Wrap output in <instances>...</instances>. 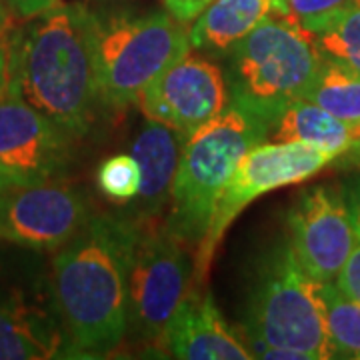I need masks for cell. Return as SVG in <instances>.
Returning a JSON list of instances; mask_svg holds the SVG:
<instances>
[{
  "instance_id": "cell-1",
  "label": "cell",
  "mask_w": 360,
  "mask_h": 360,
  "mask_svg": "<svg viewBox=\"0 0 360 360\" xmlns=\"http://www.w3.org/2000/svg\"><path fill=\"white\" fill-rule=\"evenodd\" d=\"M139 222L96 214L52 258V300L72 356H103L129 330V278Z\"/></svg>"
},
{
  "instance_id": "cell-2",
  "label": "cell",
  "mask_w": 360,
  "mask_h": 360,
  "mask_svg": "<svg viewBox=\"0 0 360 360\" xmlns=\"http://www.w3.org/2000/svg\"><path fill=\"white\" fill-rule=\"evenodd\" d=\"M101 22L82 4H58L11 30V82L75 139L89 132L98 92Z\"/></svg>"
},
{
  "instance_id": "cell-3",
  "label": "cell",
  "mask_w": 360,
  "mask_h": 360,
  "mask_svg": "<svg viewBox=\"0 0 360 360\" xmlns=\"http://www.w3.org/2000/svg\"><path fill=\"white\" fill-rule=\"evenodd\" d=\"M246 330L257 359L266 350H290L300 360L336 356L322 283L300 266L288 238L260 262L246 309Z\"/></svg>"
},
{
  "instance_id": "cell-4",
  "label": "cell",
  "mask_w": 360,
  "mask_h": 360,
  "mask_svg": "<svg viewBox=\"0 0 360 360\" xmlns=\"http://www.w3.org/2000/svg\"><path fill=\"white\" fill-rule=\"evenodd\" d=\"M270 122L231 103L191 134L180 156L165 226L188 246L202 243L224 184L240 158L266 142Z\"/></svg>"
},
{
  "instance_id": "cell-5",
  "label": "cell",
  "mask_w": 360,
  "mask_h": 360,
  "mask_svg": "<svg viewBox=\"0 0 360 360\" xmlns=\"http://www.w3.org/2000/svg\"><path fill=\"white\" fill-rule=\"evenodd\" d=\"M224 56L231 103L270 124L304 98L322 63L309 32L286 14L270 16Z\"/></svg>"
},
{
  "instance_id": "cell-6",
  "label": "cell",
  "mask_w": 360,
  "mask_h": 360,
  "mask_svg": "<svg viewBox=\"0 0 360 360\" xmlns=\"http://www.w3.org/2000/svg\"><path fill=\"white\" fill-rule=\"evenodd\" d=\"M191 51V30L170 13L115 18L101 26V103L124 108L139 103L144 89Z\"/></svg>"
},
{
  "instance_id": "cell-7",
  "label": "cell",
  "mask_w": 360,
  "mask_h": 360,
  "mask_svg": "<svg viewBox=\"0 0 360 360\" xmlns=\"http://www.w3.org/2000/svg\"><path fill=\"white\" fill-rule=\"evenodd\" d=\"M335 155L309 146L304 142H262L250 148L236 165L232 176L220 193L206 236L194 252V278L202 288L214 252L224 232L246 206L274 188L296 184L314 176Z\"/></svg>"
},
{
  "instance_id": "cell-8",
  "label": "cell",
  "mask_w": 360,
  "mask_h": 360,
  "mask_svg": "<svg viewBox=\"0 0 360 360\" xmlns=\"http://www.w3.org/2000/svg\"><path fill=\"white\" fill-rule=\"evenodd\" d=\"M188 248L167 226L139 222L129 278V326L146 345L160 347L170 316L196 286Z\"/></svg>"
},
{
  "instance_id": "cell-9",
  "label": "cell",
  "mask_w": 360,
  "mask_h": 360,
  "mask_svg": "<svg viewBox=\"0 0 360 360\" xmlns=\"http://www.w3.org/2000/svg\"><path fill=\"white\" fill-rule=\"evenodd\" d=\"M90 217L84 193L58 179L0 191V240L22 248L58 250Z\"/></svg>"
},
{
  "instance_id": "cell-10",
  "label": "cell",
  "mask_w": 360,
  "mask_h": 360,
  "mask_svg": "<svg viewBox=\"0 0 360 360\" xmlns=\"http://www.w3.org/2000/svg\"><path fill=\"white\" fill-rule=\"evenodd\" d=\"M75 136L13 89L0 96V180L37 184L56 180L70 162Z\"/></svg>"
},
{
  "instance_id": "cell-11",
  "label": "cell",
  "mask_w": 360,
  "mask_h": 360,
  "mask_svg": "<svg viewBox=\"0 0 360 360\" xmlns=\"http://www.w3.org/2000/svg\"><path fill=\"white\" fill-rule=\"evenodd\" d=\"M142 112L186 139L231 104L226 77L202 54L186 52L144 89Z\"/></svg>"
},
{
  "instance_id": "cell-12",
  "label": "cell",
  "mask_w": 360,
  "mask_h": 360,
  "mask_svg": "<svg viewBox=\"0 0 360 360\" xmlns=\"http://www.w3.org/2000/svg\"><path fill=\"white\" fill-rule=\"evenodd\" d=\"M288 243L314 281L335 283L356 243L345 193L314 186L300 194L288 212Z\"/></svg>"
},
{
  "instance_id": "cell-13",
  "label": "cell",
  "mask_w": 360,
  "mask_h": 360,
  "mask_svg": "<svg viewBox=\"0 0 360 360\" xmlns=\"http://www.w3.org/2000/svg\"><path fill=\"white\" fill-rule=\"evenodd\" d=\"M160 348L170 356L184 360L252 359L250 348L243 345L222 319L212 295L200 286H194L170 316Z\"/></svg>"
},
{
  "instance_id": "cell-14",
  "label": "cell",
  "mask_w": 360,
  "mask_h": 360,
  "mask_svg": "<svg viewBox=\"0 0 360 360\" xmlns=\"http://www.w3.org/2000/svg\"><path fill=\"white\" fill-rule=\"evenodd\" d=\"M72 356L58 310L25 290H0V360Z\"/></svg>"
},
{
  "instance_id": "cell-15",
  "label": "cell",
  "mask_w": 360,
  "mask_h": 360,
  "mask_svg": "<svg viewBox=\"0 0 360 360\" xmlns=\"http://www.w3.org/2000/svg\"><path fill=\"white\" fill-rule=\"evenodd\" d=\"M184 142L179 130L146 118L132 142V156L141 167V191L129 212L134 222H150L168 206Z\"/></svg>"
},
{
  "instance_id": "cell-16",
  "label": "cell",
  "mask_w": 360,
  "mask_h": 360,
  "mask_svg": "<svg viewBox=\"0 0 360 360\" xmlns=\"http://www.w3.org/2000/svg\"><path fill=\"white\" fill-rule=\"evenodd\" d=\"M274 14H286L284 0H210L191 28V46L224 56Z\"/></svg>"
},
{
  "instance_id": "cell-17",
  "label": "cell",
  "mask_w": 360,
  "mask_h": 360,
  "mask_svg": "<svg viewBox=\"0 0 360 360\" xmlns=\"http://www.w3.org/2000/svg\"><path fill=\"white\" fill-rule=\"evenodd\" d=\"M270 127L274 129L270 141L304 142L335 155L336 158L360 148V130L352 129L307 98H298L288 104Z\"/></svg>"
},
{
  "instance_id": "cell-18",
  "label": "cell",
  "mask_w": 360,
  "mask_h": 360,
  "mask_svg": "<svg viewBox=\"0 0 360 360\" xmlns=\"http://www.w3.org/2000/svg\"><path fill=\"white\" fill-rule=\"evenodd\" d=\"M304 98L360 130V72L322 58Z\"/></svg>"
},
{
  "instance_id": "cell-19",
  "label": "cell",
  "mask_w": 360,
  "mask_h": 360,
  "mask_svg": "<svg viewBox=\"0 0 360 360\" xmlns=\"http://www.w3.org/2000/svg\"><path fill=\"white\" fill-rule=\"evenodd\" d=\"M309 34L322 58L360 72V0Z\"/></svg>"
},
{
  "instance_id": "cell-20",
  "label": "cell",
  "mask_w": 360,
  "mask_h": 360,
  "mask_svg": "<svg viewBox=\"0 0 360 360\" xmlns=\"http://www.w3.org/2000/svg\"><path fill=\"white\" fill-rule=\"evenodd\" d=\"M322 295L336 356L360 360V304L342 295L335 283H322Z\"/></svg>"
},
{
  "instance_id": "cell-21",
  "label": "cell",
  "mask_w": 360,
  "mask_h": 360,
  "mask_svg": "<svg viewBox=\"0 0 360 360\" xmlns=\"http://www.w3.org/2000/svg\"><path fill=\"white\" fill-rule=\"evenodd\" d=\"M96 184L101 193L116 202L134 200L141 191V167L132 155H116L98 167Z\"/></svg>"
},
{
  "instance_id": "cell-22",
  "label": "cell",
  "mask_w": 360,
  "mask_h": 360,
  "mask_svg": "<svg viewBox=\"0 0 360 360\" xmlns=\"http://www.w3.org/2000/svg\"><path fill=\"white\" fill-rule=\"evenodd\" d=\"M356 2L359 0H284L286 16L296 20L307 32H312Z\"/></svg>"
},
{
  "instance_id": "cell-23",
  "label": "cell",
  "mask_w": 360,
  "mask_h": 360,
  "mask_svg": "<svg viewBox=\"0 0 360 360\" xmlns=\"http://www.w3.org/2000/svg\"><path fill=\"white\" fill-rule=\"evenodd\" d=\"M336 288L348 296L350 300L360 304V232L356 231V243L352 246L350 255H348L345 266L340 269L336 276Z\"/></svg>"
},
{
  "instance_id": "cell-24",
  "label": "cell",
  "mask_w": 360,
  "mask_h": 360,
  "mask_svg": "<svg viewBox=\"0 0 360 360\" xmlns=\"http://www.w3.org/2000/svg\"><path fill=\"white\" fill-rule=\"evenodd\" d=\"M16 20H30L60 4V0H2Z\"/></svg>"
},
{
  "instance_id": "cell-25",
  "label": "cell",
  "mask_w": 360,
  "mask_h": 360,
  "mask_svg": "<svg viewBox=\"0 0 360 360\" xmlns=\"http://www.w3.org/2000/svg\"><path fill=\"white\" fill-rule=\"evenodd\" d=\"M210 0H165L168 13L174 18H180L182 22H191L194 16L205 11Z\"/></svg>"
},
{
  "instance_id": "cell-26",
  "label": "cell",
  "mask_w": 360,
  "mask_h": 360,
  "mask_svg": "<svg viewBox=\"0 0 360 360\" xmlns=\"http://www.w3.org/2000/svg\"><path fill=\"white\" fill-rule=\"evenodd\" d=\"M342 193H345V198H347L348 210H350V217H352V222H354V229L360 232V176L347 182Z\"/></svg>"
},
{
  "instance_id": "cell-27",
  "label": "cell",
  "mask_w": 360,
  "mask_h": 360,
  "mask_svg": "<svg viewBox=\"0 0 360 360\" xmlns=\"http://www.w3.org/2000/svg\"><path fill=\"white\" fill-rule=\"evenodd\" d=\"M14 25H16V18L6 8V4L0 0V34H4L6 30H11Z\"/></svg>"
},
{
  "instance_id": "cell-28",
  "label": "cell",
  "mask_w": 360,
  "mask_h": 360,
  "mask_svg": "<svg viewBox=\"0 0 360 360\" xmlns=\"http://www.w3.org/2000/svg\"><path fill=\"white\" fill-rule=\"evenodd\" d=\"M2 188H4V182H2V180H0V191H2Z\"/></svg>"
}]
</instances>
